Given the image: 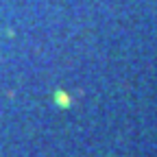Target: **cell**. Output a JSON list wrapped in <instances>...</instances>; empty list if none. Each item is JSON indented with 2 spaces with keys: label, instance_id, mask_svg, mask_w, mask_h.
<instances>
[{
  "label": "cell",
  "instance_id": "obj_1",
  "mask_svg": "<svg viewBox=\"0 0 157 157\" xmlns=\"http://www.w3.org/2000/svg\"><path fill=\"white\" fill-rule=\"evenodd\" d=\"M55 103L61 107V109H68V107L72 105V98H70L63 90H57V92H55Z\"/></svg>",
  "mask_w": 157,
  "mask_h": 157
}]
</instances>
